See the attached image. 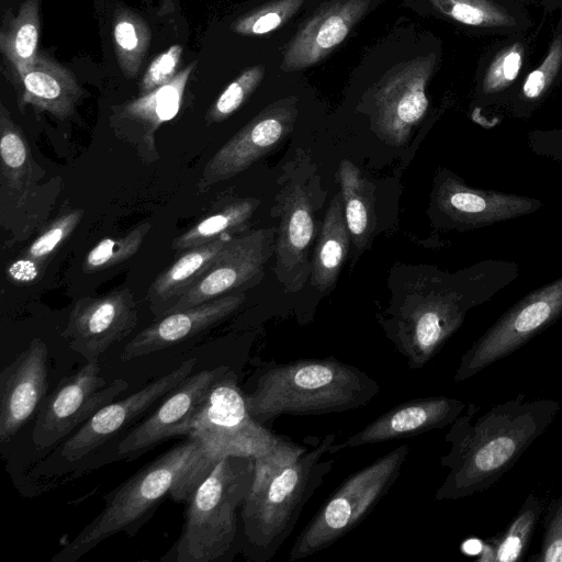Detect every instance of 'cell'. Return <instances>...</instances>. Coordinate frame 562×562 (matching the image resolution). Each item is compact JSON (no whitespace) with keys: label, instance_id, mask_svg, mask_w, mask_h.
<instances>
[{"label":"cell","instance_id":"obj_1","mask_svg":"<svg viewBox=\"0 0 562 562\" xmlns=\"http://www.w3.org/2000/svg\"><path fill=\"white\" fill-rule=\"evenodd\" d=\"M560 408L557 400L518 394L475 417L480 407L467 404L445 436L449 450L440 463L447 474L435 499L457 501L492 487L548 429Z\"/></svg>","mask_w":562,"mask_h":562},{"label":"cell","instance_id":"obj_2","mask_svg":"<svg viewBox=\"0 0 562 562\" xmlns=\"http://www.w3.org/2000/svg\"><path fill=\"white\" fill-rule=\"evenodd\" d=\"M304 440L306 445L280 436L270 453L255 459L252 484L240 510L243 543L251 561L276 555L329 474L331 456L341 450L335 434Z\"/></svg>","mask_w":562,"mask_h":562},{"label":"cell","instance_id":"obj_3","mask_svg":"<svg viewBox=\"0 0 562 562\" xmlns=\"http://www.w3.org/2000/svg\"><path fill=\"white\" fill-rule=\"evenodd\" d=\"M223 457L199 436H187L106 494L99 515L52 561L75 562L116 533L135 536L167 498L187 503L195 486Z\"/></svg>","mask_w":562,"mask_h":562},{"label":"cell","instance_id":"obj_4","mask_svg":"<svg viewBox=\"0 0 562 562\" xmlns=\"http://www.w3.org/2000/svg\"><path fill=\"white\" fill-rule=\"evenodd\" d=\"M514 261L487 259L438 278L422 296L406 300L383 326L412 370L425 367L462 325L467 313L518 278Z\"/></svg>","mask_w":562,"mask_h":562},{"label":"cell","instance_id":"obj_5","mask_svg":"<svg viewBox=\"0 0 562 562\" xmlns=\"http://www.w3.org/2000/svg\"><path fill=\"white\" fill-rule=\"evenodd\" d=\"M379 383L335 357L269 361L257 369L244 392L252 418L266 426L284 415L342 413L368 405Z\"/></svg>","mask_w":562,"mask_h":562},{"label":"cell","instance_id":"obj_6","mask_svg":"<svg viewBox=\"0 0 562 562\" xmlns=\"http://www.w3.org/2000/svg\"><path fill=\"white\" fill-rule=\"evenodd\" d=\"M255 459L221 458L186 503L184 522L172 549L176 562H212L233 553L238 537L237 512L251 487Z\"/></svg>","mask_w":562,"mask_h":562},{"label":"cell","instance_id":"obj_7","mask_svg":"<svg viewBox=\"0 0 562 562\" xmlns=\"http://www.w3.org/2000/svg\"><path fill=\"white\" fill-rule=\"evenodd\" d=\"M46 171L33 158L29 140L7 108L0 105V224L10 234L5 246L40 232L63 192L59 176L44 182Z\"/></svg>","mask_w":562,"mask_h":562},{"label":"cell","instance_id":"obj_8","mask_svg":"<svg viewBox=\"0 0 562 562\" xmlns=\"http://www.w3.org/2000/svg\"><path fill=\"white\" fill-rule=\"evenodd\" d=\"M409 450L400 445L348 476L299 533L288 561L329 548L364 520L401 475Z\"/></svg>","mask_w":562,"mask_h":562},{"label":"cell","instance_id":"obj_9","mask_svg":"<svg viewBox=\"0 0 562 562\" xmlns=\"http://www.w3.org/2000/svg\"><path fill=\"white\" fill-rule=\"evenodd\" d=\"M562 316V276L525 295L463 353L454 382H463L512 355Z\"/></svg>","mask_w":562,"mask_h":562},{"label":"cell","instance_id":"obj_10","mask_svg":"<svg viewBox=\"0 0 562 562\" xmlns=\"http://www.w3.org/2000/svg\"><path fill=\"white\" fill-rule=\"evenodd\" d=\"M192 435L205 440L222 456L237 454L254 459L270 453L280 438V435L272 434L252 418L244 391L231 368L212 385L195 418Z\"/></svg>","mask_w":562,"mask_h":562},{"label":"cell","instance_id":"obj_11","mask_svg":"<svg viewBox=\"0 0 562 562\" xmlns=\"http://www.w3.org/2000/svg\"><path fill=\"white\" fill-rule=\"evenodd\" d=\"M127 387L123 379L108 384L98 360L88 361L60 379L45 398L32 430L34 446L40 450L56 446Z\"/></svg>","mask_w":562,"mask_h":562},{"label":"cell","instance_id":"obj_12","mask_svg":"<svg viewBox=\"0 0 562 562\" xmlns=\"http://www.w3.org/2000/svg\"><path fill=\"white\" fill-rule=\"evenodd\" d=\"M220 366L188 375L155 412L134 425L119 441L116 458L132 461L177 436H189L214 382L228 369Z\"/></svg>","mask_w":562,"mask_h":562},{"label":"cell","instance_id":"obj_13","mask_svg":"<svg viewBox=\"0 0 562 562\" xmlns=\"http://www.w3.org/2000/svg\"><path fill=\"white\" fill-rule=\"evenodd\" d=\"M194 366L195 359H188L127 397L100 408L63 443L60 457L70 462L78 461L131 429L140 416L190 375Z\"/></svg>","mask_w":562,"mask_h":562},{"label":"cell","instance_id":"obj_14","mask_svg":"<svg viewBox=\"0 0 562 562\" xmlns=\"http://www.w3.org/2000/svg\"><path fill=\"white\" fill-rule=\"evenodd\" d=\"M137 322L134 294L124 288L98 297H80L60 335L70 349L87 361H94L111 346L127 337Z\"/></svg>","mask_w":562,"mask_h":562},{"label":"cell","instance_id":"obj_15","mask_svg":"<svg viewBox=\"0 0 562 562\" xmlns=\"http://www.w3.org/2000/svg\"><path fill=\"white\" fill-rule=\"evenodd\" d=\"M436 64L430 54L397 65L375 92L374 127L393 145L405 144L428 109L426 86Z\"/></svg>","mask_w":562,"mask_h":562},{"label":"cell","instance_id":"obj_16","mask_svg":"<svg viewBox=\"0 0 562 562\" xmlns=\"http://www.w3.org/2000/svg\"><path fill=\"white\" fill-rule=\"evenodd\" d=\"M295 99L280 100L256 115L207 161L198 183L199 191L228 180L271 151L292 131Z\"/></svg>","mask_w":562,"mask_h":562},{"label":"cell","instance_id":"obj_17","mask_svg":"<svg viewBox=\"0 0 562 562\" xmlns=\"http://www.w3.org/2000/svg\"><path fill=\"white\" fill-rule=\"evenodd\" d=\"M274 228L250 231L231 238L224 250L167 314L183 311L251 284L272 254ZM166 314V315H167Z\"/></svg>","mask_w":562,"mask_h":562},{"label":"cell","instance_id":"obj_18","mask_svg":"<svg viewBox=\"0 0 562 562\" xmlns=\"http://www.w3.org/2000/svg\"><path fill=\"white\" fill-rule=\"evenodd\" d=\"M434 202L447 224L462 231L528 215L542 206L530 196L470 187L449 170L436 181Z\"/></svg>","mask_w":562,"mask_h":562},{"label":"cell","instance_id":"obj_19","mask_svg":"<svg viewBox=\"0 0 562 562\" xmlns=\"http://www.w3.org/2000/svg\"><path fill=\"white\" fill-rule=\"evenodd\" d=\"M48 349L35 337L0 373V441L9 442L47 397Z\"/></svg>","mask_w":562,"mask_h":562},{"label":"cell","instance_id":"obj_20","mask_svg":"<svg viewBox=\"0 0 562 562\" xmlns=\"http://www.w3.org/2000/svg\"><path fill=\"white\" fill-rule=\"evenodd\" d=\"M196 63L193 61L179 71L171 81L125 102L114 110L111 126L115 134L135 147L145 164L159 158L155 136L165 122L179 112L186 86Z\"/></svg>","mask_w":562,"mask_h":562},{"label":"cell","instance_id":"obj_21","mask_svg":"<svg viewBox=\"0 0 562 562\" xmlns=\"http://www.w3.org/2000/svg\"><path fill=\"white\" fill-rule=\"evenodd\" d=\"M465 402L446 395L426 396L397 404L340 442L341 449L386 442L450 426Z\"/></svg>","mask_w":562,"mask_h":562},{"label":"cell","instance_id":"obj_22","mask_svg":"<svg viewBox=\"0 0 562 562\" xmlns=\"http://www.w3.org/2000/svg\"><path fill=\"white\" fill-rule=\"evenodd\" d=\"M371 0H334L322 5L290 41L281 68L299 70L317 64L347 37Z\"/></svg>","mask_w":562,"mask_h":562},{"label":"cell","instance_id":"obj_23","mask_svg":"<svg viewBox=\"0 0 562 562\" xmlns=\"http://www.w3.org/2000/svg\"><path fill=\"white\" fill-rule=\"evenodd\" d=\"M279 206L276 271L289 291L297 292L311 273L307 254L314 235L312 205L303 187L290 183L280 194Z\"/></svg>","mask_w":562,"mask_h":562},{"label":"cell","instance_id":"obj_24","mask_svg":"<svg viewBox=\"0 0 562 562\" xmlns=\"http://www.w3.org/2000/svg\"><path fill=\"white\" fill-rule=\"evenodd\" d=\"M244 301L245 294L231 293L157 318L126 344L121 359L128 361L179 344L217 325L237 311Z\"/></svg>","mask_w":562,"mask_h":562},{"label":"cell","instance_id":"obj_25","mask_svg":"<svg viewBox=\"0 0 562 562\" xmlns=\"http://www.w3.org/2000/svg\"><path fill=\"white\" fill-rule=\"evenodd\" d=\"M19 80L22 85L21 105H31L59 120L74 113L82 95L74 74L44 54H37L31 69Z\"/></svg>","mask_w":562,"mask_h":562},{"label":"cell","instance_id":"obj_26","mask_svg":"<svg viewBox=\"0 0 562 562\" xmlns=\"http://www.w3.org/2000/svg\"><path fill=\"white\" fill-rule=\"evenodd\" d=\"M233 236L190 248L160 272L147 291V302L156 319L186 294L210 269Z\"/></svg>","mask_w":562,"mask_h":562},{"label":"cell","instance_id":"obj_27","mask_svg":"<svg viewBox=\"0 0 562 562\" xmlns=\"http://www.w3.org/2000/svg\"><path fill=\"white\" fill-rule=\"evenodd\" d=\"M83 217V210L64 206L37 233L33 241L5 268L8 280L18 285L38 281L47 265L72 235Z\"/></svg>","mask_w":562,"mask_h":562},{"label":"cell","instance_id":"obj_28","mask_svg":"<svg viewBox=\"0 0 562 562\" xmlns=\"http://www.w3.org/2000/svg\"><path fill=\"white\" fill-rule=\"evenodd\" d=\"M349 240L340 192L326 211L311 265V281L317 290L325 292L335 284L348 254Z\"/></svg>","mask_w":562,"mask_h":562},{"label":"cell","instance_id":"obj_29","mask_svg":"<svg viewBox=\"0 0 562 562\" xmlns=\"http://www.w3.org/2000/svg\"><path fill=\"white\" fill-rule=\"evenodd\" d=\"M40 0H24L16 15L7 11L0 30V50L22 76L37 56L40 36Z\"/></svg>","mask_w":562,"mask_h":562},{"label":"cell","instance_id":"obj_30","mask_svg":"<svg viewBox=\"0 0 562 562\" xmlns=\"http://www.w3.org/2000/svg\"><path fill=\"white\" fill-rule=\"evenodd\" d=\"M338 178L350 238L361 249L375 227L373 188L350 160H341Z\"/></svg>","mask_w":562,"mask_h":562},{"label":"cell","instance_id":"obj_31","mask_svg":"<svg viewBox=\"0 0 562 562\" xmlns=\"http://www.w3.org/2000/svg\"><path fill=\"white\" fill-rule=\"evenodd\" d=\"M542 510L540 498L530 493L509 525L499 535L490 538L484 543L479 560L493 562L521 561L528 551Z\"/></svg>","mask_w":562,"mask_h":562},{"label":"cell","instance_id":"obj_32","mask_svg":"<svg viewBox=\"0 0 562 562\" xmlns=\"http://www.w3.org/2000/svg\"><path fill=\"white\" fill-rule=\"evenodd\" d=\"M259 200L243 199L229 203L217 212L202 218L172 240L171 249L181 254L222 237L231 236L247 226Z\"/></svg>","mask_w":562,"mask_h":562},{"label":"cell","instance_id":"obj_33","mask_svg":"<svg viewBox=\"0 0 562 562\" xmlns=\"http://www.w3.org/2000/svg\"><path fill=\"white\" fill-rule=\"evenodd\" d=\"M112 37L122 72L134 78L150 45L151 32L148 24L137 13L121 9L113 18Z\"/></svg>","mask_w":562,"mask_h":562},{"label":"cell","instance_id":"obj_34","mask_svg":"<svg viewBox=\"0 0 562 562\" xmlns=\"http://www.w3.org/2000/svg\"><path fill=\"white\" fill-rule=\"evenodd\" d=\"M150 227V222H143L123 236L101 239L86 255L83 272L102 271L132 258L140 248Z\"/></svg>","mask_w":562,"mask_h":562},{"label":"cell","instance_id":"obj_35","mask_svg":"<svg viewBox=\"0 0 562 562\" xmlns=\"http://www.w3.org/2000/svg\"><path fill=\"white\" fill-rule=\"evenodd\" d=\"M440 13L470 26H510L515 20L493 0H428Z\"/></svg>","mask_w":562,"mask_h":562},{"label":"cell","instance_id":"obj_36","mask_svg":"<svg viewBox=\"0 0 562 562\" xmlns=\"http://www.w3.org/2000/svg\"><path fill=\"white\" fill-rule=\"evenodd\" d=\"M304 0H274L240 16L231 30L244 36L263 35L285 24L300 9Z\"/></svg>","mask_w":562,"mask_h":562},{"label":"cell","instance_id":"obj_37","mask_svg":"<svg viewBox=\"0 0 562 562\" xmlns=\"http://www.w3.org/2000/svg\"><path fill=\"white\" fill-rule=\"evenodd\" d=\"M263 75L262 65L245 69L210 106L205 115L206 124L220 123L236 112L261 82Z\"/></svg>","mask_w":562,"mask_h":562},{"label":"cell","instance_id":"obj_38","mask_svg":"<svg viewBox=\"0 0 562 562\" xmlns=\"http://www.w3.org/2000/svg\"><path fill=\"white\" fill-rule=\"evenodd\" d=\"M522 55L524 49L518 43L501 50L486 69L482 92L491 95L506 89L519 74Z\"/></svg>","mask_w":562,"mask_h":562},{"label":"cell","instance_id":"obj_39","mask_svg":"<svg viewBox=\"0 0 562 562\" xmlns=\"http://www.w3.org/2000/svg\"><path fill=\"white\" fill-rule=\"evenodd\" d=\"M562 65V36L551 43L542 63L533 69L522 85L525 100H538L550 87Z\"/></svg>","mask_w":562,"mask_h":562},{"label":"cell","instance_id":"obj_40","mask_svg":"<svg viewBox=\"0 0 562 562\" xmlns=\"http://www.w3.org/2000/svg\"><path fill=\"white\" fill-rule=\"evenodd\" d=\"M540 550L529 562H562V494L549 505L544 516Z\"/></svg>","mask_w":562,"mask_h":562},{"label":"cell","instance_id":"obj_41","mask_svg":"<svg viewBox=\"0 0 562 562\" xmlns=\"http://www.w3.org/2000/svg\"><path fill=\"white\" fill-rule=\"evenodd\" d=\"M181 45H172L167 50L156 56L139 83V93L144 95L173 79L178 74L177 68L182 55Z\"/></svg>","mask_w":562,"mask_h":562}]
</instances>
